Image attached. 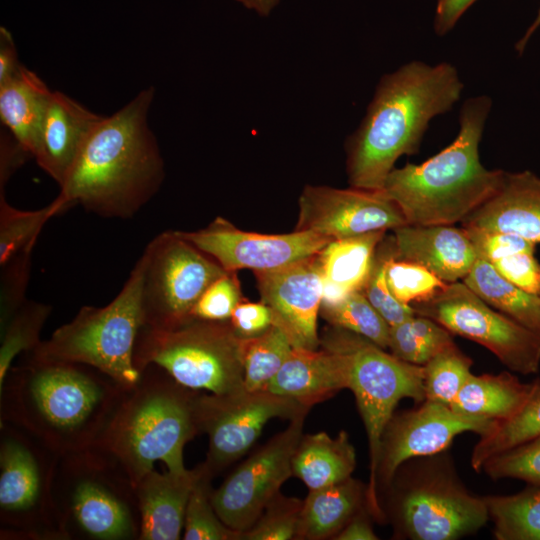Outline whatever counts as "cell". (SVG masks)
Listing matches in <instances>:
<instances>
[{"label":"cell","mask_w":540,"mask_h":540,"mask_svg":"<svg viewBox=\"0 0 540 540\" xmlns=\"http://www.w3.org/2000/svg\"><path fill=\"white\" fill-rule=\"evenodd\" d=\"M60 455L0 422V539L63 540L53 498Z\"/></svg>","instance_id":"cell-11"},{"label":"cell","mask_w":540,"mask_h":540,"mask_svg":"<svg viewBox=\"0 0 540 540\" xmlns=\"http://www.w3.org/2000/svg\"><path fill=\"white\" fill-rule=\"evenodd\" d=\"M539 379L521 382L509 373L471 374L451 408L461 414L504 421L517 414L534 392Z\"/></svg>","instance_id":"cell-27"},{"label":"cell","mask_w":540,"mask_h":540,"mask_svg":"<svg viewBox=\"0 0 540 540\" xmlns=\"http://www.w3.org/2000/svg\"><path fill=\"white\" fill-rule=\"evenodd\" d=\"M193 469L148 472L137 484L141 527L139 540H178L184 529L191 492L202 473Z\"/></svg>","instance_id":"cell-24"},{"label":"cell","mask_w":540,"mask_h":540,"mask_svg":"<svg viewBox=\"0 0 540 540\" xmlns=\"http://www.w3.org/2000/svg\"><path fill=\"white\" fill-rule=\"evenodd\" d=\"M104 118L63 92H52L34 158L59 186Z\"/></svg>","instance_id":"cell-20"},{"label":"cell","mask_w":540,"mask_h":540,"mask_svg":"<svg viewBox=\"0 0 540 540\" xmlns=\"http://www.w3.org/2000/svg\"><path fill=\"white\" fill-rule=\"evenodd\" d=\"M495 423L429 400L416 408L394 413L381 438L376 474L378 492L390 486L398 468L406 461L446 451L461 433L484 435Z\"/></svg>","instance_id":"cell-16"},{"label":"cell","mask_w":540,"mask_h":540,"mask_svg":"<svg viewBox=\"0 0 540 540\" xmlns=\"http://www.w3.org/2000/svg\"><path fill=\"white\" fill-rule=\"evenodd\" d=\"M478 257L490 263L517 253H535L536 244L518 235L496 230L463 227Z\"/></svg>","instance_id":"cell-46"},{"label":"cell","mask_w":540,"mask_h":540,"mask_svg":"<svg viewBox=\"0 0 540 540\" xmlns=\"http://www.w3.org/2000/svg\"><path fill=\"white\" fill-rule=\"evenodd\" d=\"M260 16H268L280 0H235Z\"/></svg>","instance_id":"cell-53"},{"label":"cell","mask_w":540,"mask_h":540,"mask_svg":"<svg viewBox=\"0 0 540 540\" xmlns=\"http://www.w3.org/2000/svg\"><path fill=\"white\" fill-rule=\"evenodd\" d=\"M133 362L140 373L157 365L195 391L225 394L245 388L243 339L230 321L192 317L167 328L141 326Z\"/></svg>","instance_id":"cell-8"},{"label":"cell","mask_w":540,"mask_h":540,"mask_svg":"<svg viewBox=\"0 0 540 540\" xmlns=\"http://www.w3.org/2000/svg\"><path fill=\"white\" fill-rule=\"evenodd\" d=\"M144 260L143 325L167 328L187 321L204 291L227 271L182 238L165 231L153 238Z\"/></svg>","instance_id":"cell-12"},{"label":"cell","mask_w":540,"mask_h":540,"mask_svg":"<svg viewBox=\"0 0 540 540\" xmlns=\"http://www.w3.org/2000/svg\"><path fill=\"white\" fill-rule=\"evenodd\" d=\"M476 0H438L434 18V30L443 36L453 29L460 17Z\"/></svg>","instance_id":"cell-49"},{"label":"cell","mask_w":540,"mask_h":540,"mask_svg":"<svg viewBox=\"0 0 540 540\" xmlns=\"http://www.w3.org/2000/svg\"><path fill=\"white\" fill-rule=\"evenodd\" d=\"M292 348L285 332L275 324L256 337L243 339L245 389L267 390Z\"/></svg>","instance_id":"cell-34"},{"label":"cell","mask_w":540,"mask_h":540,"mask_svg":"<svg viewBox=\"0 0 540 540\" xmlns=\"http://www.w3.org/2000/svg\"><path fill=\"white\" fill-rule=\"evenodd\" d=\"M52 91L33 71L22 66L0 84V119L11 136L34 158Z\"/></svg>","instance_id":"cell-25"},{"label":"cell","mask_w":540,"mask_h":540,"mask_svg":"<svg viewBox=\"0 0 540 540\" xmlns=\"http://www.w3.org/2000/svg\"><path fill=\"white\" fill-rule=\"evenodd\" d=\"M395 255L393 236H385L376 249L369 277L362 289L368 301L389 326L398 324L416 313L412 306L399 302L388 287L386 268L391 257Z\"/></svg>","instance_id":"cell-40"},{"label":"cell","mask_w":540,"mask_h":540,"mask_svg":"<svg viewBox=\"0 0 540 540\" xmlns=\"http://www.w3.org/2000/svg\"><path fill=\"white\" fill-rule=\"evenodd\" d=\"M492 100L468 98L459 114V132L437 154L420 164L394 168L382 190L399 206L408 224L453 225L462 222L499 188L503 170L487 169L479 145Z\"/></svg>","instance_id":"cell-4"},{"label":"cell","mask_w":540,"mask_h":540,"mask_svg":"<svg viewBox=\"0 0 540 540\" xmlns=\"http://www.w3.org/2000/svg\"><path fill=\"white\" fill-rule=\"evenodd\" d=\"M322 339L339 348L348 362V389L355 396L369 447L366 507L381 521L385 515L376 483L381 438L402 399L410 398L417 404L425 400L423 366L402 361L367 338L342 328L332 326Z\"/></svg>","instance_id":"cell-9"},{"label":"cell","mask_w":540,"mask_h":540,"mask_svg":"<svg viewBox=\"0 0 540 540\" xmlns=\"http://www.w3.org/2000/svg\"><path fill=\"white\" fill-rule=\"evenodd\" d=\"M386 280L392 295L410 306L433 297L448 284L425 267L396 255L387 264Z\"/></svg>","instance_id":"cell-41"},{"label":"cell","mask_w":540,"mask_h":540,"mask_svg":"<svg viewBox=\"0 0 540 540\" xmlns=\"http://www.w3.org/2000/svg\"><path fill=\"white\" fill-rule=\"evenodd\" d=\"M472 363L455 343L436 354L423 365L425 400L451 406L472 374Z\"/></svg>","instance_id":"cell-38"},{"label":"cell","mask_w":540,"mask_h":540,"mask_svg":"<svg viewBox=\"0 0 540 540\" xmlns=\"http://www.w3.org/2000/svg\"><path fill=\"white\" fill-rule=\"evenodd\" d=\"M318 254L277 270L253 272L262 301L272 310L273 324L293 347L318 349L320 345L317 318L324 281Z\"/></svg>","instance_id":"cell-19"},{"label":"cell","mask_w":540,"mask_h":540,"mask_svg":"<svg viewBox=\"0 0 540 540\" xmlns=\"http://www.w3.org/2000/svg\"><path fill=\"white\" fill-rule=\"evenodd\" d=\"M68 207L56 197L49 205L37 210H19L11 206L0 193V265L20 251L33 248L46 222Z\"/></svg>","instance_id":"cell-35"},{"label":"cell","mask_w":540,"mask_h":540,"mask_svg":"<svg viewBox=\"0 0 540 540\" xmlns=\"http://www.w3.org/2000/svg\"><path fill=\"white\" fill-rule=\"evenodd\" d=\"M198 391L177 383L154 364L128 389L95 446L109 452L136 484L162 461L170 471L185 470L183 450L200 432Z\"/></svg>","instance_id":"cell-5"},{"label":"cell","mask_w":540,"mask_h":540,"mask_svg":"<svg viewBox=\"0 0 540 540\" xmlns=\"http://www.w3.org/2000/svg\"><path fill=\"white\" fill-rule=\"evenodd\" d=\"M154 88L140 91L91 134L57 196L99 216L128 218L158 191L165 171L148 125Z\"/></svg>","instance_id":"cell-3"},{"label":"cell","mask_w":540,"mask_h":540,"mask_svg":"<svg viewBox=\"0 0 540 540\" xmlns=\"http://www.w3.org/2000/svg\"><path fill=\"white\" fill-rule=\"evenodd\" d=\"M127 390L92 366L24 354L0 385V422L61 456L95 446Z\"/></svg>","instance_id":"cell-1"},{"label":"cell","mask_w":540,"mask_h":540,"mask_svg":"<svg viewBox=\"0 0 540 540\" xmlns=\"http://www.w3.org/2000/svg\"><path fill=\"white\" fill-rule=\"evenodd\" d=\"M462 227L496 230L540 243V177L504 172L497 191L462 221Z\"/></svg>","instance_id":"cell-23"},{"label":"cell","mask_w":540,"mask_h":540,"mask_svg":"<svg viewBox=\"0 0 540 540\" xmlns=\"http://www.w3.org/2000/svg\"><path fill=\"white\" fill-rule=\"evenodd\" d=\"M366 505V487L353 478L309 490L303 500L296 539L336 536ZM333 537V538H334Z\"/></svg>","instance_id":"cell-26"},{"label":"cell","mask_w":540,"mask_h":540,"mask_svg":"<svg viewBox=\"0 0 540 540\" xmlns=\"http://www.w3.org/2000/svg\"><path fill=\"white\" fill-rule=\"evenodd\" d=\"M242 302L236 272L227 271L201 295L191 317L208 321H229L234 309Z\"/></svg>","instance_id":"cell-44"},{"label":"cell","mask_w":540,"mask_h":540,"mask_svg":"<svg viewBox=\"0 0 540 540\" xmlns=\"http://www.w3.org/2000/svg\"><path fill=\"white\" fill-rule=\"evenodd\" d=\"M355 467V449L345 431L335 438L326 432L303 435L292 457L293 476L309 490L344 481Z\"/></svg>","instance_id":"cell-28"},{"label":"cell","mask_w":540,"mask_h":540,"mask_svg":"<svg viewBox=\"0 0 540 540\" xmlns=\"http://www.w3.org/2000/svg\"><path fill=\"white\" fill-rule=\"evenodd\" d=\"M202 467L187 504L182 539L239 540V533L226 526L217 515L211 501L213 476L203 463Z\"/></svg>","instance_id":"cell-39"},{"label":"cell","mask_w":540,"mask_h":540,"mask_svg":"<svg viewBox=\"0 0 540 540\" xmlns=\"http://www.w3.org/2000/svg\"><path fill=\"white\" fill-rule=\"evenodd\" d=\"M310 408L295 399L267 390L245 388L225 393H199L196 416L200 432L208 435L205 462L213 476L242 457L257 441L264 426L273 418L292 419Z\"/></svg>","instance_id":"cell-14"},{"label":"cell","mask_w":540,"mask_h":540,"mask_svg":"<svg viewBox=\"0 0 540 540\" xmlns=\"http://www.w3.org/2000/svg\"><path fill=\"white\" fill-rule=\"evenodd\" d=\"M497 540H540V486L512 495L484 496Z\"/></svg>","instance_id":"cell-31"},{"label":"cell","mask_w":540,"mask_h":540,"mask_svg":"<svg viewBox=\"0 0 540 540\" xmlns=\"http://www.w3.org/2000/svg\"><path fill=\"white\" fill-rule=\"evenodd\" d=\"M538 435H540V380L517 414L507 420L497 421L488 433L480 436L471 453V466L476 472H481L484 463L491 457Z\"/></svg>","instance_id":"cell-32"},{"label":"cell","mask_w":540,"mask_h":540,"mask_svg":"<svg viewBox=\"0 0 540 540\" xmlns=\"http://www.w3.org/2000/svg\"><path fill=\"white\" fill-rule=\"evenodd\" d=\"M23 65L20 63L11 33L0 28V84L14 77Z\"/></svg>","instance_id":"cell-51"},{"label":"cell","mask_w":540,"mask_h":540,"mask_svg":"<svg viewBox=\"0 0 540 540\" xmlns=\"http://www.w3.org/2000/svg\"><path fill=\"white\" fill-rule=\"evenodd\" d=\"M463 88L458 70L448 62L413 60L384 74L346 141L350 186L382 190L398 158L418 152L430 121L451 110Z\"/></svg>","instance_id":"cell-2"},{"label":"cell","mask_w":540,"mask_h":540,"mask_svg":"<svg viewBox=\"0 0 540 540\" xmlns=\"http://www.w3.org/2000/svg\"><path fill=\"white\" fill-rule=\"evenodd\" d=\"M53 498L63 540H139L137 486L99 446L59 457Z\"/></svg>","instance_id":"cell-6"},{"label":"cell","mask_w":540,"mask_h":540,"mask_svg":"<svg viewBox=\"0 0 540 540\" xmlns=\"http://www.w3.org/2000/svg\"><path fill=\"white\" fill-rule=\"evenodd\" d=\"M303 501L278 493L258 520L239 540H289L296 538Z\"/></svg>","instance_id":"cell-42"},{"label":"cell","mask_w":540,"mask_h":540,"mask_svg":"<svg viewBox=\"0 0 540 540\" xmlns=\"http://www.w3.org/2000/svg\"><path fill=\"white\" fill-rule=\"evenodd\" d=\"M462 282L491 307L540 336V296L517 287L481 257Z\"/></svg>","instance_id":"cell-30"},{"label":"cell","mask_w":540,"mask_h":540,"mask_svg":"<svg viewBox=\"0 0 540 540\" xmlns=\"http://www.w3.org/2000/svg\"><path fill=\"white\" fill-rule=\"evenodd\" d=\"M27 157L32 156L12 136H1L0 189Z\"/></svg>","instance_id":"cell-50"},{"label":"cell","mask_w":540,"mask_h":540,"mask_svg":"<svg viewBox=\"0 0 540 540\" xmlns=\"http://www.w3.org/2000/svg\"><path fill=\"white\" fill-rule=\"evenodd\" d=\"M320 345L321 349L293 347L267 391L311 408L348 389L350 372L344 353L325 340Z\"/></svg>","instance_id":"cell-21"},{"label":"cell","mask_w":540,"mask_h":540,"mask_svg":"<svg viewBox=\"0 0 540 540\" xmlns=\"http://www.w3.org/2000/svg\"><path fill=\"white\" fill-rule=\"evenodd\" d=\"M412 307L451 334L484 346L511 371H539L540 336L491 307L462 281L448 283Z\"/></svg>","instance_id":"cell-13"},{"label":"cell","mask_w":540,"mask_h":540,"mask_svg":"<svg viewBox=\"0 0 540 540\" xmlns=\"http://www.w3.org/2000/svg\"><path fill=\"white\" fill-rule=\"evenodd\" d=\"M143 280L144 260L140 257L109 304L82 307L70 322L24 354L39 361L86 364L131 389L141 377L133 355L143 325Z\"/></svg>","instance_id":"cell-7"},{"label":"cell","mask_w":540,"mask_h":540,"mask_svg":"<svg viewBox=\"0 0 540 540\" xmlns=\"http://www.w3.org/2000/svg\"><path fill=\"white\" fill-rule=\"evenodd\" d=\"M178 234L214 259L224 270L273 271L316 255L332 239L312 231L287 234L243 231L217 217L205 228Z\"/></svg>","instance_id":"cell-17"},{"label":"cell","mask_w":540,"mask_h":540,"mask_svg":"<svg viewBox=\"0 0 540 540\" xmlns=\"http://www.w3.org/2000/svg\"><path fill=\"white\" fill-rule=\"evenodd\" d=\"M32 249L20 251L1 266V326L25 302L24 293L29 280Z\"/></svg>","instance_id":"cell-45"},{"label":"cell","mask_w":540,"mask_h":540,"mask_svg":"<svg viewBox=\"0 0 540 540\" xmlns=\"http://www.w3.org/2000/svg\"><path fill=\"white\" fill-rule=\"evenodd\" d=\"M396 258L419 264L445 283L462 281L478 258L466 230L406 224L393 230Z\"/></svg>","instance_id":"cell-22"},{"label":"cell","mask_w":540,"mask_h":540,"mask_svg":"<svg viewBox=\"0 0 540 540\" xmlns=\"http://www.w3.org/2000/svg\"><path fill=\"white\" fill-rule=\"evenodd\" d=\"M229 321L240 338L249 339L262 334L273 325V313L263 301H242L234 309Z\"/></svg>","instance_id":"cell-48"},{"label":"cell","mask_w":540,"mask_h":540,"mask_svg":"<svg viewBox=\"0 0 540 540\" xmlns=\"http://www.w3.org/2000/svg\"><path fill=\"white\" fill-rule=\"evenodd\" d=\"M443 452L413 458L392 500L394 529L412 540H455L489 520L484 497L470 493Z\"/></svg>","instance_id":"cell-10"},{"label":"cell","mask_w":540,"mask_h":540,"mask_svg":"<svg viewBox=\"0 0 540 540\" xmlns=\"http://www.w3.org/2000/svg\"><path fill=\"white\" fill-rule=\"evenodd\" d=\"M320 314L331 326L361 335L388 349L390 326L362 291L351 292L335 304L321 305Z\"/></svg>","instance_id":"cell-37"},{"label":"cell","mask_w":540,"mask_h":540,"mask_svg":"<svg viewBox=\"0 0 540 540\" xmlns=\"http://www.w3.org/2000/svg\"><path fill=\"white\" fill-rule=\"evenodd\" d=\"M482 471L493 480L513 478L540 486V435L491 457Z\"/></svg>","instance_id":"cell-43"},{"label":"cell","mask_w":540,"mask_h":540,"mask_svg":"<svg viewBox=\"0 0 540 540\" xmlns=\"http://www.w3.org/2000/svg\"><path fill=\"white\" fill-rule=\"evenodd\" d=\"M368 509H361L334 537L335 540H376L378 539L368 518Z\"/></svg>","instance_id":"cell-52"},{"label":"cell","mask_w":540,"mask_h":540,"mask_svg":"<svg viewBox=\"0 0 540 540\" xmlns=\"http://www.w3.org/2000/svg\"><path fill=\"white\" fill-rule=\"evenodd\" d=\"M297 231L332 240L408 224L399 206L383 191L306 185L298 200Z\"/></svg>","instance_id":"cell-18"},{"label":"cell","mask_w":540,"mask_h":540,"mask_svg":"<svg viewBox=\"0 0 540 540\" xmlns=\"http://www.w3.org/2000/svg\"><path fill=\"white\" fill-rule=\"evenodd\" d=\"M535 253H517L492 262L500 275L522 290L540 296V262Z\"/></svg>","instance_id":"cell-47"},{"label":"cell","mask_w":540,"mask_h":540,"mask_svg":"<svg viewBox=\"0 0 540 540\" xmlns=\"http://www.w3.org/2000/svg\"><path fill=\"white\" fill-rule=\"evenodd\" d=\"M386 231L334 239L318 254L323 280L346 293L362 291Z\"/></svg>","instance_id":"cell-29"},{"label":"cell","mask_w":540,"mask_h":540,"mask_svg":"<svg viewBox=\"0 0 540 540\" xmlns=\"http://www.w3.org/2000/svg\"><path fill=\"white\" fill-rule=\"evenodd\" d=\"M307 414L290 419L288 426L242 462L211 492L213 507L239 535L260 517L292 474V457L303 436ZM240 537V536H239Z\"/></svg>","instance_id":"cell-15"},{"label":"cell","mask_w":540,"mask_h":540,"mask_svg":"<svg viewBox=\"0 0 540 540\" xmlns=\"http://www.w3.org/2000/svg\"><path fill=\"white\" fill-rule=\"evenodd\" d=\"M452 334L429 317L415 313L390 326L388 349L398 359L423 366L454 343Z\"/></svg>","instance_id":"cell-33"},{"label":"cell","mask_w":540,"mask_h":540,"mask_svg":"<svg viewBox=\"0 0 540 540\" xmlns=\"http://www.w3.org/2000/svg\"><path fill=\"white\" fill-rule=\"evenodd\" d=\"M51 307L25 301L8 321L1 326L0 385L20 353L32 351L40 342V332Z\"/></svg>","instance_id":"cell-36"},{"label":"cell","mask_w":540,"mask_h":540,"mask_svg":"<svg viewBox=\"0 0 540 540\" xmlns=\"http://www.w3.org/2000/svg\"><path fill=\"white\" fill-rule=\"evenodd\" d=\"M539 27H540V8L532 24L527 28L522 38L515 44V49L519 54L523 53L530 38L538 30Z\"/></svg>","instance_id":"cell-54"}]
</instances>
